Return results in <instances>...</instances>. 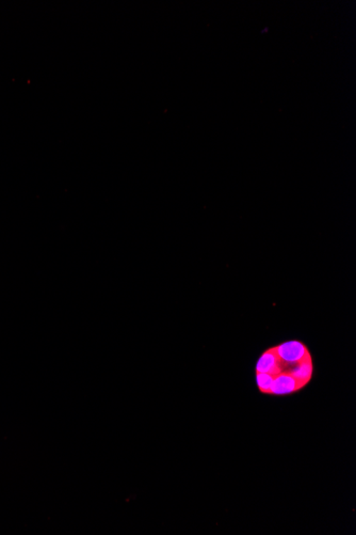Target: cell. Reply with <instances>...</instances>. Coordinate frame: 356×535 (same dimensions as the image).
Masks as SVG:
<instances>
[{"label":"cell","mask_w":356,"mask_h":535,"mask_svg":"<svg viewBox=\"0 0 356 535\" xmlns=\"http://www.w3.org/2000/svg\"><path fill=\"white\" fill-rule=\"evenodd\" d=\"M290 374L298 381L301 387H304L309 383L313 375V364L311 359L304 360L297 366L296 368L290 371Z\"/></svg>","instance_id":"4"},{"label":"cell","mask_w":356,"mask_h":535,"mask_svg":"<svg viewBox=\"0 0 356 535\" xmlns=\"http://www.w3.org/2000/svg\"><path fill=\"white\" fill-rule=\"evenodd\" d=\"M273 381H275V376H273V375L268 374V373L256 372L257 386H258L259 390H260L261 393L270 395Z\"/></svg>","instance_id":"5"},{"label":"cell","mask_w":356,"mask_h":535,"mask_svg":"<svg viewBox=\"0 0 356 535\" xmlns=\"http://www.w3.org/2000/svg\"><path fill=\"white\" fill-rule=\"evenodd\" d=\"M275 353L284 364H298L304 360L311 359L309 351L303 343L299 341H289L275 347Z\"/></svg>","instance_id":"1"},{"label":"cell","mask_w":356,"mask_h":535,"mask_svg":"<svg viewBox=\"0 0 356 535\" xmlns=\"http://www.w3.org/2000/svg\"><path fill=\"white\" fill-rule=\"evenodd\" d=\"M302 388L299 384L298 381L288 373H280L275 376L272 387H271L270 395H285L294 393V391Z\"/></svg>","instance_id":"2"},{"label":"cell","mask_w":356,"mask_h":535,"mask_svg":"<svg viewBox=\"0 0 356 535\" xmlns=\"http://www.w3.org/2000/svg\"><path fill=\"white\" fill-rule=\"evenodd\" d=\"M257 373H268V374L277 376L282 371V360L275 353V349H269L259 358L256 366Z\"/></svg>","instance_id":"3"}]
</instances>
